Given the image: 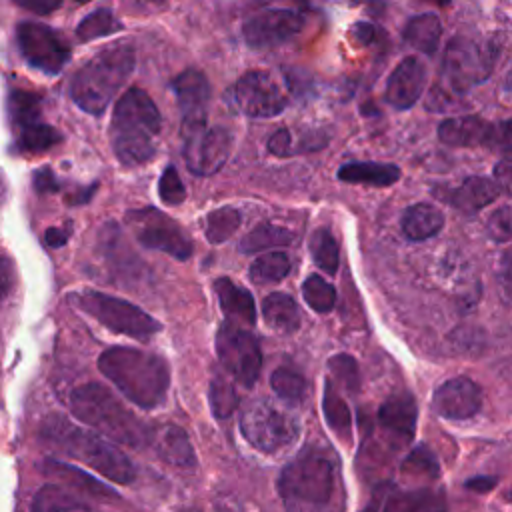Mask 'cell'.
<instances>
[{
	"mask_svg": "<svg viewBox=\"0 0 512 512\" xmlns=\"http://www.w3.org/2000/svg\"><path fill=\"white\" fill-rule=\"evenodd\" d=\"M162 128L154 100L140 88H128L116 102L110 122V144L120 164L134 168L156 156Z\"/></svg>",
	"mask_w": 512,
	"mask_h": 512,
	"instance_id": "1",
	"label": "cell"
},
{
	"mask_svg": "<svg viewBox=\"0 0 512 512\" xmlns=\"http://www.w3.org/2000/svg\"><path fill=\"white\" fill-rule=\"evenodd\" d=\"M100 372L136 406L154 408L158 406L170 384V370L162 356L128 348L114 346L100 354Z\"/></svg>",
	"mask_w": 512,
	"mask_h": 512,
	"instance_id": "2",
	"label": "cell"
},
{
	"mask_svg": "<svg viewBox=\"0 0 512 512\" xmlns=\"http://www.w3.org/2000/svg\"><path fill=\"white\" fill-rule=\"evenodd\" d=\"M40 436L54 450L94 468L112 482L128 484L136 476L134 464L120 448H116L104 436L84 430L58 414L44 420L40 426Z\"/></svg>",
	"mask_w": 512,
	"mask_h": 512,
	"instance_id": "3",
	"label": "cell"
},
{
	"mask_svg": "<svg viewBox=\"0 0 512 512\" xmlns=\"http://www.w3.org/2000/svg\"><path fill=\"white\" fill-rule=\"evenodd\" d=\"M134 66L136 52L128 42L98 50L72 76L70 96L74 104L92 116H100L132 76Z\"/></svg>",
	"mask_w": 512,
	"mask_h": 512,
	"instance_id": "4",
	"label": "cell"
},
{
	"mask_svg": "<svg viewBox=\"0 0 512 512\" xmlns=\"http://www.w3.org/2000/svg\"><path fill=\"white\" fill-rule=\"evenodd\" d=\"M70 410L96 434L118 444L140 448L150 442L152 430L102 384L90 382L72 390Z\"/></svg>",
	"mask_w": 512,
	"mask_h": 512,
	"instance_id": "5",
	"label": "cell"
},
{
	"mask_svg": "<svg viewBox=\"0 0 512 512\" xmlns=\"http://www.w3.org/2000/svg\"><path fill=\"white\" fill-rule=\"evenodd\" d=\"M336 486L334 460L320 448H306L290 460L278 478L286 512H322Z\"/></svg>",
	"mask_w": 512,
	"mask_h": 512,
	"instance_id": "6",
	"label": "cell"
},
{
	"mask_svg": "<svg viewBox=\"0 0 512 512\" xmlns=\"http://www.w3.org/2000/svg\"><path fill=\"white\" fill-rule=\"evenodd\" d=\"M492 72V54L468 38H454L444 52L440 78L430 90L426 108L446 110Z\"/></svg>",
	"mask_w": 512,
	"mask_h": 512,
	"instance_id": "7",
	"label": "cell"
},
{
	"mask_svg": "<svg viewBox=\"0 0 512 512\" xmlns=\"http://www.w3.org/2000/svg\"><path fill=\"white\" fill-rule=\"evenodd\" d=\"M70 300L82 312L96 318L102 326L118 334H126L142 340L162 330V324L156 318H152L148 312L138 308L136 304L104 292L80 290L70 294Z\"/></svg>",
	"mask_w": 512,
	"mask_h": 512,
	"instance_id": "8",
	"label": "cell"
},
{
	"mask_svg": "<svg viewBox=\"0 0 512 512\" xmlns=\"http://www.w3.org/2000/svg\"><path fill=\"white\" fill-rule=\"evenodd\" d=\"M240 432L254 448L274 454L292 446L300 436L298 422L268 400H252L240 412Z\"/></svg>",
	"mask_w": 512,
	"mask_h": 512,
	"instance_id": "9",
	"label": "cell"
},
{
	"mask_svg": "<svg viewBox=\"0 0 512 512\" xmlns=\"http://www.w3.org/2000/svg\"><path fill=\"white\" fill-rule=\"evenodd\" d=\"M126 222L144 248L166 252L176 260H188L194 252L184 228L158 208L130 210L126 212Z\"/></svg>",
	"mask_w": 512,
	"mask_h": 512,
	"instance_id": "10",
	"label": "cell"
},
{
	"mask_svg": "<svg viewBox=\"0 0 512 512\" xmlns=\"http://www.w3.org/2000/svg\"><path fill=\"white\" fill-rule=\"evenodd\" d=\"M216 356L228 374L246 388L254 386L260 368L262 352L256 336L232 322H224L216 332Z\"/></svg>",
	"mask_w": 512,
	"mask_h": 512,
	"instance_id": "11",
	"label": "cell"
},
{
	"mask_svg": "<svg viewBox=\"0 0 512 512\" xmlns=\"http://www.w3.org/2000/svg\"><path fill=\"white\" fill-rule=\"evenodd\" d=\"M236 112L248 118H274L288 108V96L264 70H250L236 80L230 92Z\"/></svg>",
	"mask_w": 512,
	"mask_h": 512,
	"instance_id": "12",
	"label": "cell"
},
{
	"mask_svg": "<svg viewBox=\"0 0 512 512\" xmlns=\"http://www.w3.org/2000/svg\"><path fill=\"white\" fill-rule=\"evenodd\" d=\"M24 60L44 74H58L70 60V46L62 34L46 24L24 20L16 28Z\"/></svg>",
	"mask_w": 512,
	"mask_h": 512,
	"instance_id": "13",
	"label": "cell"
},
{
	"mask_svg": "<svg viewBox=\"0 0 512 512\" xmlns=\"http://www.w3.org/2000/svg\"><path fill=\"white\" fill-rule=\"evenodd\" d=\"M184 162L198 176L216 174L232 152V134L222 126L184 132Z\"/></svg>",
	"mask_w": 512,
	"mask_h": 512,
	"instance_id": "14",
	"label": "cell"
},
{
	"mask_svg": "<svg viewBox=\"0 0 512 512\" xmlns=\"http://www.w3.org/2000/svg\"><path fill=\"white\" fill-rule=\"evenodd\" d=\"M304 24H306L304 14L298 10H288V8L264 10L244 22L242 34L250 48L268 50L300 34Z\"/></svg>",
	"mask_w": 512,
	"mask_h": 512,
	"instance_id": "15",
	"label": "cell"
},
{
	"mask_svg": "<svg viewBox=\"0 0 512 512\" xmlns=\"http://www.w3.org/2000/svg\"><path fill=\"white\" fill-rule=\"evenodd\" d=\"M438 138L442 144L454 146V148H474V146H486V144H496L498 140L504 144L508 150L510 142V122L504 120L498 126L490 124L488 120L480 116H456V118H446L438 126Z\"/></svg>",
	"mask_w": 512,
	"mask_h": 512,
	"instance_id": "16",
	"label": "cell"
},
{
	"mask_svg": "<svg viewBox=\"0 0 512 512\" xmlns=\"http://www.w3.org/2000/svg\"><path fill=\"white\" fill-rule=\"evenodd\" d=\"M178 108L182 114V134L206 126V112L210 102V84L198 70H184L172 82Z\"/></svg>",
	"mask_w": 512,
	"mask_h": 512,
	"instance_id": "17",
	"label": "cell"
},
{
	"mask_svg": "<svg viewBox=\"0 0 512 512\" xmlns=\"http://www.w3.org/2000/svg\"><path fill=\"white\" fill-rule=\"evenodd\" d=\"M436 414L448 420L472 418L482 406V392L478 384L466 376H456L440 384L432 396Z\"/></svg>",
	"mask_w": 512,
	"mask_h": 512,
	"instance_id": "18",
	"label": "cell"
},
{
	"mask_svg": "<svg viewBox=\"0 0 512 512\" xmlns=\"http://www.w3.org/2000/svg\"><path fill=\"white\" fill-rule=\"evenodd\" d=\"M428 80V70L422 60L408 56L388 76L384 98L396 110H408L422 96Z\"/></svg>",
	"mask_w": 512,
	"mask_h": 512,
	"instance_id": "19",
	"label": "cell"
},
{
	"mask_svg": "<svg viewBox=\"0 0 512 512\" xmlns=\"http://www.w3.org/2000/svg\"><path fill=\"white\" fill-rule=\"evenodd\" d=\"M502 188L486 176H470L460 186L448 190L446 202L454 206L458 212L472 216L492 204L500 196Z\"/></svg>",
	"mask_w": 512,
	"mask_h": 512,
	"instance_id": "20",
	"label": "cell"
},
{
	"mask_svg": "<svg viewBox=\"0 0 512 512\" xmlns=\"http://www.w3.org/2000/svg\"><path fill=\"white\" fill-rule=\"evenodd\" d=\"M158 456L178 468H192L196 462L188 434L176 424H164L150 432V442Z\"/></svg>",
	"mask_w": 512,
	"mask_h": 512,
	"instance_id": "21",
	"label": "cell"
},
{
	"mask_svg": "<svg viewBox=\"0 0 512 512\" xmlns=\"http://www.w3.org/2000/svg\"><path fill=\"white\" fill-rule=\"evenodd\" d=\"M214 292L218 296L226 322H232L242 328L252 326L256 322V304L246 288L236 286L230 278H218L214 282Z\"/></svg>",
	"mask_w": 512,
	"mask_h": 512,
	"instance_id": "22",
	"label": "cell"
},
{
	"mask_svg": "<svg viewBox=\"0 0 512 512\" xmlns=\"http://www.w3.org/2000/svg\"><path fill=\"white\" fill-rule=\"evenodd\" d=\"M416 416V400L408 392H396L388 396L378 410V422L382 424V428L396 436H402L404 440L412 438L416 428Z\"/></svg>",
	"mask_w": 512,
	"mask_h": 512,
	"instance_id": "23",
	"label": "cell"
},
{
	"mask_svg": "<svg viewBox=\"0 0 512 512\" xmlns=\"http://www.w3.org/2000/svg\"><path fill=\"white\" fill-rule=\"evenodd\" d=\"M44 474L72 486L74 490L80 492V496H88V498H96V500H116L118 498V494L108 484L96 480L94 476L86 474L84 470H80L72 464H64L58 460H46Z\"/></svg>",
	"mask_w": 512,
	"mask_h": 512,
	"instance_id": "24",
	"label": "cell"
},
{
	"mask_svg": "<svg viewBox=\"0 0 512 512\" xmlns=\"http://www.w3.org/2000/svg\"><path fill=\"white\" fill-rule=\"evenodd\" d=\"M444 226V214L426 202L412 204L402 214V232L414 242L434 238Z\"/></svg>",
	"mask_w": 512,
	"mask_h": 512,
	"instance_id": "25",
	"label": "cell"
},
{
	"mask_svg": "<svg viewBox=\"0 0 512 512\" xmlns=\"http://www.w3.org/2000/svg\"><path fill=\"white\" fill-rule=\"evenodd\" d=\"M338 178L342 182L384 188L400 180V168L384 162H348L338 170Z\"/></svg>",
	"mask_w": 512,
	"mask_h": 512,
	"instance_id": "26",
	"label": "cell"
},
{
	"mask_svg": "<svg viewBox=\"0 0 512 512\" xmlns=\"http://www.w3.org/2000/svg\"><path fill=\"white\" fill-rule=\"evenodd\" d=\"M262 316L270 328L282 334H290L300 326L298 304L290 294L284 292H272L270 296L264 298Z\"/></svg>",
	"mask_w": 512,
	"mask_h": 512,
	"instance_id": "27",
	"label": "cell"
},
{
	"mask_svg": "<svg viewBox=\"0 0 512 512\" xmlns=\"http://www.w3.org/2000/svg\"><path fill=\"white\" fill-rule=\"evenodd\" d=\"M442 38V24L436 14H418L408 20L404 28V40L408 46L416 48L418 52L432 56L438 50Z\"/></svg>",
	"mask_w": 512,
	"mask_h": 512,
	"instance_id": "28",
	"label": "cell"
},
{
	"mask_svg": "<svg viewBox=\"0 0 512 512\" xmlns=\"http://www.w3.org/2000/svg\"><path fill=\"white\" fill-rule=\"evenodd\" d=\"M382 512H446V500L430 488L398 492L386 500Z\"/></svg>",
	"mask_w": 512,
	"mask_h": 512,
	"instance_id": "29",
	"label": "cell"
},
{
	"mask_svg": "<svg viewBox=\"0 0 512 512\" xmlns=\"http://www.w3.org/2000/svg\"><path fill=\"white\" fill-rule=\"evenodd\" d=\"M294 240V234L284 228L276 226L272 222H262L254 226L242 240H240V250L244 254H256L268 248H278V246H288Z\"/></svg>",
	"mask_w": 512,
	"mask_h": 512,
	"instance_id": "30",
	"label": "cell"
},
{
	"mask_svg": "<svg viewBox=\"0 0 512 512\" xmlns=\"http://www.w3.org/2000/svg\"><path fill=\"white\" fill-rule=\"evenodd\" d=\"M82 508H88L82 496L72 494L56 484L42 486L32 500V512H74Z\"/></svg>",
	"mask_w": 512,
	"mask_h": 512,
	"instance_id": "31",
	"label": "cell"
},
{
	"mask_svg": "<svg viewBox=\"0 0 512 512\" xmlns=\"http://www.w3.org/2000/svg\"><path fill=\"white\" fill-rule=\"evenodd\" d=\"M322 412H324V418H326L328 426L346 440L348 434H350V428H352V414H350V408H348L346 400L340 396L336 384L330 378L324 384Z\"/></svg>",
	"mask_w": 512,
	"mask_h": 512,
	"instance_id": "32",
	"label": "cell"
},
{
	"mask_svg": "<svg viewBox=\"0 0 512 512\" xmlns=\"http://www.w3.org/2000/svg\"><path fill=\"white\" fill-rule=\"evenodd\" d=\"M14 136H16V146L22 152H32V154L46 152L48 148L56 146L62 140L60 132L54 126L44 124L42 120L14 128Z\"/></svg>",
	"mask_w": 512,
	"mask_h": 512,
	"instance_id": "33",
	"label": "cell"
},
{
	"mask_svg": "<svg viewBox=\"0 0 512 512\" xmlns=\"http://www.w3.org/2000/svg\"><path fill=\"white\" fill-rule=\"evenodd\" d=\"M124 26L108 8H98L84 16L76 26V36L80 42H90L120 32Z\"/></svg>",
	"mask_w": 512,
	"mask_h": 512,
	"instance_id": "34",
	"label": "cell"
},
{
	"mask_svg": "<svg viewBox=\"0 0 512 512\" xmlns=\"http://www.w3.org/2000/svg\"><path fill=\"white\" fill-rule=\"evenodd\" d=\"M242 224V214L232 206H222L206 214L204 218V234L208 242L220 244L228 240Z\"/></svg>",
	"mask_w": 512,
	"mask_h": 512,
	"instance_id": "35",
	"label": "cell"
},
{
	"mask_svg": "<svg viewBox=\"0 0 512 512\" xmlns=\"http://www.w3.org/2000/svg\"><path fill=\"white\" fill-rule=\"evenodd\" d=\"M8 112H10L12 128L40 122L42 118L40 96L28 90H14L8 96Z\"/></svg>",
	"mask_w": 512,
	"mask_h": 512,
	"instance_id": "36",
	"label": "cell"
},
{
	"mask_svg": "<svg viewBox=\"0 0 512 512\" xmlns=\"http://www.w3.org/2000/svg\"><path fill=\"white\" fill-rule=\"evenodd\" d=\"M310 254L314 264L324 270L326 274L334 276L338 270L340 262V252H338V242L332 236L328 228H318L312 238H310Z\"/></svg>",
	"mask_w": 512,
	"mask_h": 512,
	"instance_id": "37",
	"label": "cell"
},
{
	"mask_svg": "<svg viewBox=\"0 0 512 512\" xmlns=\"http://www.w3.org/2000/svg\"><path fill=\"white\" fill-rule=\"evenodd\" d=\"M290 272V258L284 252H268L250 264V280L258 284L280 282Z\"/></svg>",
	"mask_w": 512,
	"mask_h": 512,
	"instance_id": "38",
	"label": "cell"
},
{
	"mask_svg": "<svg viewBox=\"0 0 512 512\" xmlns=\"http://www.w3.org/2000/svg\"><path fill=\"white\" fill-rule=\"evenodd\" d=\"M302 296L306 300V304L320 314H326L334 308L336 304V290L330 282H326L322 276L312 274L304 280L302 284Z\"/></svg>",
	"mask_w": 512,
	"mask_h": 512,
	"instance_id": "39",
	"label": "cell"
},
{
	"mask_svg": "<svg viewBox=\"0 0 512 512\" xmlns=\"http://www.w3.org/2000/svg\"><path fill=\"white\" fill-rule=\"evenodd\" d=\"M270 386L276 396H280L286 402L298 404L306 394V380L300 372L290 368H276L270 376Z\"/></svg>",
	"mask_w": 512,
	"mask_h": 512,
	"instance_id": "40",
	"label": "cell"
},
{
	"mask_svg": "<svg viewBox=\"0 0 512 512\" xmlns=\"http://www.w3.org/2000/svg\"><path fill=\"white\" fill-rule=\"evenodd\" d=\"M208 400H210V410L218 420L228 418L238 406V394L224 376H212L210 388H208Z\"/></svg>",
	"mask_w": 512,
	"mask_h": 512,
	"instance_id": "41",
	"label": "cell"
},
{
	"mask_svg": "<svg viewBox=\"0 0 512 512\" xmlns=\"http://www.w3.org/2000/svg\"><path fill=\"white\" fill-rule=\"evenodd\" d=\"M438 472H440L438 460H436L434 452L424 444L416 446L406 456V460L402 462V474L410 476V478H428V480H432V478L438 476Z\"/></svg>",
	"mask_w": 512,
	"mask_h": 512,
	"instance_id": "42",
	"label": "cell"
},
{
	"mask_svg": "<svg viewBox=\"0 0 512 512\" xmlns=\"http://www.w3.org/2000/svg\"><path fill=\"white\" fill-rule=\"evenodd\" d=\"M158 194H160V200L168 206H178L184 202L186 198V188L176 172L174 166H168L164 170V174L160 176L158 180Z\"/></svg>",
	"mask_w": 512,
	"mask_h": 512,
	"instance_id": "43",
	"label": "cell"
},
{
	"mask_svg": "<svg viewBox=\"0 0 512 512\" xmlns=\"http://www.w3.org/2000/svg\"><path fill=\"white\" fill-rule=\"evenodd\" d=\"M332 376L336 378V384L346 386L350 392L356 390L358 386V368H356V360L348 354H336L330 358L328 362Z\"/></svg>",
	"mask_w": 512,
	"mask_h": 512,
	"instance_id": "44",
	"label": "cell"
},
{
	"mask_svg": "<svg viewBox=\"0 0 512 512\" xmlns=\"http://www.w3.org/2000/svg\"><path fill=\"white\" fill-rule=\"evenodd\" d=\"M512 210L508 204L500 206L490 218H488V232L496 242H508L512 238Z\"/></svg>",
	"mask_w": 512,
	"mask_h": 512,
	"instance_id": "45",
	"label": "cell"
},
{
	"mask_svg": "<svg viewBox=\"0 0 512 512\" xmlns=\"http://www.w3.org/2000/svg\"><path fill=\"white\" fill-rule=\"evenodd\" d=\"M268 152L274 156H290L292 152V132L288 128H278L270 138H268Z\"/></svg>",
	"mask_w": 512,
	"mask_h": 512,
	"instance_id": "46",
	"label": "cell"
},
{
	"mask_svg": "<svg viewBox=\"0 0 512 512\" xmlns=\"http://www.w3.org/2000/svg\"><path fill=\"white\" fill-rule=\"evenodd\" d=\"M16 284V270L10 258L0 256V300H4Z\"/></svg>",
	"mask_w": 512,
	"mask_h": 512,
	"instance_id": "47",
	"label": "cell"
},
{
	"mask_svg": "<svg viewBox=\"0 0 512 512\" xmlns=\"http://www.w3.org/2000/svg\"><path fill=\"white\" fill-rule=\"evenodd\" d=\"M32 182H34V188H36L38 194H52V192L58 190V180H56L54 172L48 166L34 172Z\"/></svg>",
	"mask_w": 512,
	"mask_h": 512,
	"instance_id": "48",
	"label": "cell"
},
{
	"mask_svg": "<svg viewBox=\"0 0 512 512\" xmlns=\"http://www.w3.org/2000/svg\"><path fill=\"white\" fill-rule=\"evenodd\" d=\"M20 8L30 10L34 14H50L60 8L62 0H14Z\"/></svg>",
	"mask_w": 512,
	"mask_h": 512,
	"instance_id": "49",
	"label": "cell"
},
{
	"mask_svg": "<svg viewBox=\"0 0 512 512\" xmlns=\"http://www.w3.org/2000/svg\"><path fill=\"white\" fill-rule=\"evenodd\" d=\"M494 176H496V184L508 192L510 190V180H512V164H510V158L508 154H504V158L494 166Z\"/></svg>",
	"mask_w": 512,
	"mask_h": 512,
	"instance_id": "50",
	"label": "cell"
},
{
	"mask_svg": "<svg viewBox=\"0 0 512 512\" xmlns=\"http://www.w3.org/2000/svg\"><path fill=\"white\" fill-rule=\"evenodd\" d=\"M350 34H352V38H354L358 44L366 46V44H370V42L374 40V26H372L370 22H356V24L352 26Z\"/></svg>",
	"mask_w": 512,
	"mask_h": 512,
	"instance_id": "51",
	"label": "cell"
},
{
	"mask_svg": "<svg viewBox=\"0 0 512 512\" xmlns=\"http://www.w3.org/2000/svg\"><path fill=\"white\" fill-rule=\"evenodd\" d=\"M68 236H70V232L66 228H48L44 234V242L50 248H60L68 242Z\"/></svg>",
	"mask_w": 512,
	"mask_h": 512,
	"instance_id": "52",
	"label": "cell"
},
{
	"mask_svg": "<svg viewBox=\"0 0 512 512\" xmlns=\"http://www.w3.org/2000/svg\"><path fill=\"white\" fill-rule=\"evenodd\" d=\"M496 484H498V478H494V476H476V478H470L466 482V488L474 490V492H488Z\"/></svg>",
	"mask_w": 512,
	"mask_h": 512,
	"instance_id": "53",
	"label": "cell"
},
{
	"mask_svg": "<svg viewBox=\"0 0 512 512\" xmlns=\"http://www.w3.org/2000/svg\"><path fill=\"white\" fill-rule=\"evenodd\" d=\"M98 188V184H92L90 188H84V190H78L76 194H70L68 196V202L70 204H82V202H88L90 200V196H92V192Z\"/></svg>",
	"mask_w": 512,
	"mask_h": 512,
	"instance_id": "54",
	"label": "cell"
},
{
	"mask_svg": "<svg viewBox=\"0 0 512 512\" xmlns=\"http://www.w3.org/2000/svg\"><path fill=\"white\" fill-rule=\"evenodd\" d=\"M428 2H432V4H436V6H448L450 4V0H428Z\"/></svg>",
	"mask_w": 512,
	"mask_h": 512,
	"instance_id": "55",
	"label": "cell"
},
{
	"mask_svg": "<svg viewBox=\"0 0 512 512\" xmlns=\"http://www.w3.org/2000/svg\"><path fill=\"white\" fill-rule=\"evenodd\" d=\"M78 4H86V2H90V0H76Z\"/></svg>",
	"mask_w": 512,
	"mask_h": 512,
	"instance_id": "56",
	"label": "cell"
}]
</instances>
